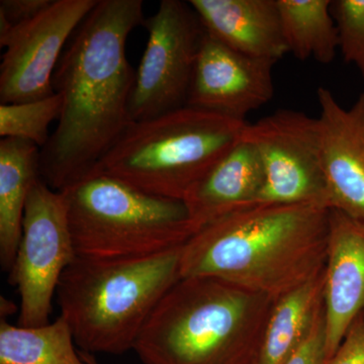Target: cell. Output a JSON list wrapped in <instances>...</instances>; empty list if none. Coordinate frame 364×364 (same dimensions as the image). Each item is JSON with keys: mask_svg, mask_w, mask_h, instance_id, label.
<instances>
[{"mask_svg": "<svg viewBox=\"0 0 364 364\" xmlns=\"http://www.w3.org/2000/svg\"><path fill=\"white\" fill-rule=\"evenodd\" d=\"M324 311L328 363L349 328L364 314V221L333 208L328 229Z\"/></svg>", "mask_w": 364, "mask_h": 364, "instance_id": "13", "label": "cell"}, {"mask_svg": "<svg viewBox=\"0 0 364 364\" xmlns=\"http://www.w3.org/2000/svg\"><path fill=\"white\" fill-rule=\"evenodd\" d=\"M275 301L215 277H181L133 350L143 364H254Z\"/></svg>", "mask_w": 364, "mask_h": 364, "instance_id": "3", "label": "cell"}, {"mask_svg": "<svg viewBox=\"0 0 364 364\" xmlns=\"http://www.w3.org/2000/svg\"><path fill=\"white\" fill-rule=\"evenodd\" d=\"M246 124L188 105L133 122L91 172L183 202L241 140Z\"/></svg>", "mask_w": 364, "mask_h": 364, "instance_id": "5", "label": "cell"}, {"mask_svg": "<svg viewBox=\"0 0 364 364\" xmlns=\"http://www.w3.org/2000/svg\"><path fill=\"white\" fill-rule=\"evenodd\" d=\"M62 100L58 93L33 102L0 104V136L18 139L37 145L48 143L50 124L58 121Z\"/></svg>", "mask_w": 364, "mask_h": 364, "instance_id": "20", "label": "cell"}, {"mask_svg": "<svg viewBox=\"0 0 364 364\" xmlns=\"http://www.w3.org/2000/svg\"><path fill=\"white\" fill-rule=\"evenodd\" d=\"M205 33L235 51L279 61L289 54L277 0H189Z\"/></svg>", "mask_w": 364, "mask_h": 364, "instance_id": "14", "label": "cell"}, {"mask_svg": "<svg viewBox=\"0 0 364 364\" xmlns=\"http://www.w3.org/2000/svg\"><path fill=\"white\" fill-rule=\"evenodd\" d=\"M242 138L257 151L264 169L257 203L328 207L318 117L279 109L246 124Z\"/></svg>", "mask_w": 364, "mask_h": 364, "instance_id": "9", "label": "cell"}, {"mask_svg": "<svg viewBox=\"0 0 364 364\" xmlns=\"http://www.w3.org/2000/svg\"><path fill=\"white\" fill-rule=\"evenodd\" d=\"M331 13L342 57L356 67L364 80V0H334Z\"/></svg>", "mask_w": 364, "mask_h": 364, "instance_id": "21", "label": "cell"}, {"mask_svg": "<svg viewBox=\"0 0 364 364\" xmlns=\"http://www.w3.org/2000/svg\"><path fill=\"white\" fill-rule=\"evenodd\" d=\"M41 149L18 139L0 141V263L11 272L23 229L28 193L41 178Z\"/></svg>", "mask_w": 364, "mask_h": 364, "instance_id": "16", "label": "cell"}, {"mask_svg": "<svg viewBox=\"0 0 364 364\" xmlns=\"http://www.w3.org/2000/svg\"><path fill=\"white\" fill-rule=\"evenodd\" d=\"M317 97L328 207L364 221V92L348 109L323 86Z\"/></svg>", "mask_w": 364, "mask_h": 364, "instance_id": "12", "label": "cell"}, {"mask_svg": "<svg viewBox=\"0 0 364 364\" xmlns=\"http://www.w3.org/2000/svg\"><path fill=\"white\" fill-rule=\"evenodd\" d=\"M80 354L81 358L87 364H100L97 359L95 358V354L87 353V352L78 350Z\"/></svg>", "mask_w": 364, "mask_h": 364, "instance_id": "26", "label": "cell"}, {"mask_svg": "<svg viewBox=\"0 0 364 364\" xmlns=\"http://www.w3.org/2000/svg\"><path fill=\"white\" fill-rule=\"evenodd\" d=\"M65 318L40 327L0 322V364H87L74 346Z\"/></svg>", "mask_w": 364, "mask_h": 364, "instance_id": "19", "label": "cell"}, {"mask_svg": "<svg viewBox=\"0 0 364 364\" xmlns=\"http://www.w3.org/2000/svg\"><path fill=\"white\" fill-rule=\"evenodd\" d=\"M181 247L142 257H76L57 287L61 316L79 350L121 355L181 279Z\"/></svg>", "mask_w": 364, "mask_h": 364, "instance_id": "4", "label": "cell"}, {"mask_svg": "<svg viewBox=\"0 0 364 364\" xmlns=\"http://www.w3.org/2000/svg\"><path fill=\"white\" fill-rule=\"evenodd\" d=\"M53 0H1L0 1V38L14 26L32 21L51 6Z\"/></svg>", "mask_w": 364, "mask_h": 364, "instance_id": "22", "label": "cell"}, {"mask_svg": "<svg viewBox=\"0 0 364 364\" xmlns=\"http://www.w3.org/2000/svg\"><path fill=\"white\" fill-rule=\"evenodd\" d=\"M277 62L241 54L205 31L188 105L246 122L247 114L268 104L274 95L273 68Z\"/></svg>", "mask_w": 364, "mask_h": 364, "instance_id": "11", "label": "cell"}, {"mask_svg": "<svg viewBox=\"0 0 364 364\" xmlns=\"http://www.w3.org/2000/svg\"><path fill=\"white\" fill-rule=\"evenodd\" d=\"M326 364H364V314L349 328L338 349Z\"/></svg>", "mask_w": 364, "mask_h": 364, "instance_id": "24", "label": "cell"}, {"mask_svg": "<svg viewBox=\"0 0 364 364\" xmlns=\"http://www.w3.org/2000/svg\"><path fill=\"white\" fill-rule=\"evenodd\" d=\"M76 257L65 196L40 178L26 200L21 240L9 272V282L21 296L18 326L49 324L60 279Z\"/></svg>", "mask_w": 364, "mask_h": 364, "instance_id": "7", "label": "cell"}, {"mask_svg": "<svg viewBox=\"0 0 364 364\" xmlns=\"http://www.w3.org/2000/svg\"><path fill=\"white\" fill-rule=\"evenodd\" d=\"M98 0H53L32 21L14 26L0 45V104L33 102L54 95L53 77L64 46Z\"/></svg>", "mask_w": 364, "mask_h": 364, "instance_id": "10", "label": "cell"}, {"mask_svg": "<svg viewBox=\"0 0 364 364\" xmlns=\"http://www.w3.org/2000/svg\"><path fill=\"white\" fill-rule=\"evenodd\" d=\"M329 214L312 203L228 213L182 246L181 277H215L277 301L324 270Z\"/></svg>", "mask_w": 364, "mask_h": 364, "instance_id": "2", "label": "cell"}, {"mask_svg": "<svg viewBox=\"0 0 364 364\" xmlns=\"http://www.w3.org/2000/svg\"><path fill=\"white\" fill-rule=\"evenodd\" d=\"M325 311L318 316L308 336L284 364H326Z\"/></svg>", "mask_w": 364, "mask_h": 364, "instance_id": "23", "label": "cell"}, {"mask_svg": "<svg viewBox=\"0 0 364 364\" xmlns=\"http://www.w3.org/2000/svg\"><path fill=\"white\" fill-rule=\"evenodd\" d=\"M147 44L136 70L130 100L133 122L188 105L205 28L189 2L162 0L144 23Z\"/></svg>", "mask_w": 364, "mask_h": 364, "instance_id": "8", "label": "cell"}, {"mask_svg": "<svg viewBox=\"0 0 364 364\" xmlns=\"http://www.w3.org/2000/svg\"><path fill=\"white\" fill-rule=\"evenodd\" d=\"M1 299L0 313H1L2 318L4 317V320H6L7 316L14 315V314L16 313V311H18V306L14 305L13 301L4 298V296H1V299Z\"/></svg>", "mask_w": 364, "mask_h": 364, "instance_id": "25", "label": "cell"}, {"mask_svg": "<svg viewBox=\"0 0 364 364\" xmlns=\"http://www.w3.org/2000/svg\"><path fill=\"white\" fill-rule=\"evenodd\" d=\"M263 186L264 169L259 155L241 138L189 191L183 203L198 232L228 213L257 203Z\"/></svg>", "mask_w": 364, "mask_h": 364, "instance_id": "15", "label": "cell"}, {"mask_svg": "<svg viewBox=\"0 0 364 364\" xmlns=\"http://www.w3.org/2000/svg\"><path fill=\"white\" fill-rule=\"evenodd\" d=\"M78 257H142L181 247L196 233L181 200L91 172L62 191Z\"/></svg>", "mask_w": 364, "mask_h": 364, "instance_id": "6", "label": "cell"}, {"mask_svg": "<svg viewBox=\"0 0 364 364\" xmlns=\"http://www.w3.org/2000/svg\"><path fill=\"white\" fill-rule=\"evenodd\" d=\"M289 53L306 61L330 64L339 49L331 0H277Z\"/></svg>", "mask_w": 364, "mask_h": 364, "instance_id": "18", "label": "cell"}, {"mask_svg": "<svg viewBox=\"0 0 364 364\" xmlns=\"http://www.w3.org/2000/svg\"><path fill=\"white\" fill-rule=\"evenodd\" d=\"M143 9L142 0H98L60 59L61 114L40 157L41 179L55 191L88 176L132 124L136 71L126 44L145 23Z\"/></svg>", "mask_w": 364, "mask_h": 364, "instance_id": "1", "label": "cell"}, {"mask_svg": "<svg viewBox=\"0 0 364 364\" xmlns=\"http://www.w3.org/2000/svg\"><path fill=\"white\" fill-rule=\"evenodd\" d=\"M325 268L275 301L254 364H284L308 336L324 311Z\"/></svg>", "mask_w": 364, "mask_h": 364, "instance_id": "17", "label": "cell"}]
</instances>
